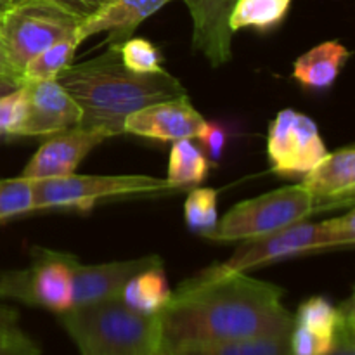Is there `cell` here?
<instances>
[{
	"label": "cell",
	"mask_w": 355,
	"mask_h": 355,
	"mask_svg": "<svg viewBox=\"0 0 355 355\" xmlns=\"http://www.w3.org/2000/svg\"><path fill=\"white\" fill-rule=\"evenodd\" d=\"M284 291L246 272L210 281L187 279L156 314L158 354L186 345L288 336L293 314Z\"/></svg>",
	"instance_id": "1"
},
{
	"label": "cell",
	"mask_w": 355,
	"mask_h": 355,
	"mask_svg": "<svg viewBox=\"0 0 355 355\" xmlns=\"http://www.w3.org/2000/svg\"><path fill=\"white\" fill-rule=\"evenodd\" d=\"M55 80L82 110L80 127L103 128L111 137L123 134L125 120L141 107L187 96L186 87L170 73L141 75L125 68L118 45L71 64Z\"/></svg>",
	"instance_id": "2"
},
{
	"label": "cell",
	"mask_w": 355,
	"mask_h": 355,
	"mask_svg": "<svg viewBox=\"0 0 355 355\" xmlns=\"http://www.w3.org/2000/svg\"><path fill=\"white\" fill-rule=\"evenodd\" d=\"M80 355H156L158 319L132 311L121 298L76 305L58 314Z\"/></svg>",
	"instance_id": "3"
},
{
	"label": "cell",
	"mask_w": 355,
	"mask_h": 355,
	"mask_svg": "<svg viewBox=\"0 0 355 355\" xmlns=\"http://www.w3.org/2000/svg\"><path fill=\"white\" fill-rule=\"evenodd\" d=\"M354 243L355 214L350 208L342 217L328 218V220L315 222V224L300 222V224L281 229L272 234L245 239V243L238 246L225 262L208 267L193 279L210 281L229 276V274L248 272V270L262 267L266 263L293 259V257L315 252V250L354 246Z\"/></svg>",
	"instance_id": "4"
},
{
	"label": "cell",
	"mask_w": 355,
	"mask_h": 355,
	"mask_svg": "<svg viewBox=\"0 0 355 355\" xmlns=\"http://www.w3.org/2000/svg\"><path fill=\"white\" fill-rule=\"evenodd\" d=\"M326 208L335 207L312 196L302 184L286 186L239 201L217 222L207 238L222 243L260 238L305 222L311 215Z\"/></svg>",
	"instance_id": "5"
},
{
	"label": "cell",
	"mask_w": 355,
	"mask_h": 355,
	"mask_svg": "<svg viewBox=\"0 0 355 355\" xmlns=\"http://www.w3.org/2000/svg\"><path fill=\"white\" fill-rule=\"evenodd\" d=\"M78 257L35 246L26 269L0 274V298L61 314L73 307V276Z\"/></svg>",
	"instance_id": "6"
},
{
	"label": "cell",
	"mask_w": 355,
	"mask_h": 355,
	"mask_svg": "<svg viewBox=\"0 0 355 355\" xmlns=\"http://www.w3.org/2000/svg\"><path fill=\"white\" fill-rule=\"evenodd\" d=\"M180 191L166 179L151 175H71L35 180L37 210L73 208L92 210L101 200L137 194H159Z\"/></svg>",
	"instance_id": "7"
},
{
	"label": "cell",
	"mask_w": 355,
	"mask_h": 355,
	"mask_svg": "<svg viewBox=\"0 0 355 355\" xmlns=\"http://www.w3.org/2000/svg\"><path fill=\"white\" fill-rule=\"evenodd\" d=\"M82 19L44 3L12 6L0 17V44L14 71L21 76L30 59L59 40L75 37Z\"/></svg>",
	"instance_id": "8"
},
{
	"label": "cell",
	"mask_w": 355,
	"mask_h": 355,
	"mask_svg": "<svg viewBox=\"0 0 355 355\" xmlns=\"http://www.w3.org/2000/svg\"><path fill=\"white\" fill-rule=\"evenodd\" d=\"M326 153L328 149L318 125L307 114L286 107L270 123L267 155L270 168L277 175H305L324 158Z\"/></svg>",
	"instance_id": "9"
},
{
	"label": "cell",
	"mask_w": 355,
	"mask_h": 355,
	"mask_svg": "<svg viewBox=\"0 0 355 355\" xmlns=\"http://www.w3.org/2000/svg\"><path fill=\"white\" fill-rule=\"evenodd\" d=\"M26 89V116L16 128L19 137H51L80 127L82 110L58 80L23 82Z\"/></svg>",
	"instance_id": "10"
},
{
	"label": "cell",
	"mask_w": 355,
	"mask_h": 355,
	"mask_svg": "<svg viewBox=\"0 0 355 355\" xmlns=\"http://www.w3.org/2000/svg\"><path fill=\"white\" fill-rule=\"evenodd\" d=\"M110 137L103 128L85 127H75L62 134L51 135L28 162L21 177L42 180L71 175L83 158Z\"/></svg>",
	"instance_id": "11"
},
{
	"label": "cell",
	"mask_w": 355,
	"mask_h": 355,
	"mask_svg": "<svg viewBox=\"0 0 355 355\" xmlns=\"http://www.w3.org/2000/svg\"><path fill=\"white\" fill-rule=\"evenodd\" d=\"M207 120L198 113L189 96L159 101L132 113L125 120L123 134L175 142L180 139H196Z\"/></svg>",
	"instance_id": "12"
},
{
	"label": "cell",
	"mask_w": 355,
	"mask_h": 355,
	"mask_svg": "<svg viewBox=\"0 0 355 355\" xmlns=\"http://www.w3.org/2000/svg\"><path fill=\"white\" fill-rule=\"evenodd\" d=\"M153 267H163L162 257L148 255L97 266L78 263L73 276V307L118 298L132 277Z\"/></svg>",
	"instance_id": "13"
},
{
	"label": "cell",
	"mask_w": 355,
	"mask_h": 355,
	"mask_svg": "<svg viewBox=\"0 0 355 355\" xmlns=\"http://www.w3.org/2000/svg\"><path fill=\"white\" fill-rule=\"evenodd\" d=\"M172 0H107L92 16L83 19L76 28V42L82 44L87 38L103 31H110L107 45H120L128 40L135 28L158 12Z\"/></svg>",
	"instance_id": "14"
},
{
	"label": "cell",
	"mask_w": 355,
	"mask_h": 355,
	"mask_svg": "<svg viewBox=\"0 0 355 355\" xmlns=\"http://www.w3.org/2000/svg\"><path fill=\"white\" fill-rule=\"evenodd\" d=\"M302 186L314 198L338 207H352L355 191L354 146L326 153L324 158L304 175Z\"/></svg>",
	"instance_id": "15"
},
{
	"label": "cell",
	"mask_w": 355,
	"mask_h": 355,
	"mask_svg": "<svg viewBox=\"0 0 355 355\" xmlns=\"http://www.w3.org/2000/svg\"><path fill=\"white\" fill-rule=\"evenodd\" d=\"M349 58V49L338 40L322 42L295 61L293 78L309 90H326L336 82Z\"/></svg>",
	"instance_id": "16"
},
{
	"label": "cell",
	"mask_w": 355,
	"mask_h": 355,
	"mask_svg": "<svg viewBox=\"0 0 355 355\" xmlns=\"http://www.w3.org/2000/svg\"><path fill=\"white\" fill-rule=\"evenodd\" d=\"M172 297L163 267H153L132 277L125 284L120 298L132 311L144 315H156Z\"/></svg>",
	"instance_id": "17"
},
{
	"label": "cell",
	"mask_w": 355,
	"mask_h": 355,
	"mask_svg": "<svg viewBox=\"0 0 355 355\" xmlns=\"http://www.w3.org/2000/svg\"><path fill=\"white\" fill-rule=\"evenodd\" d=\"M158 355H290V335L186 345Z\"/></svg>",
	"instance_id": "18"
},
{
	"label": "cell",
	"mask_w": 355,
	"mask_h": 355,
	"mask_svg": "<svg viewBox=\"0 0 355 355\" xmlns=\"http://www.w3.org/2000/svg\"><path fill=\"white\" fill-rule=\"evenodd\" d=\"M290 6L291 0H236L227 19L229 30H272L283 23Z\"/></svg>",
	"instance_id": "19"
},
{
	"label": "cell",
	"mask_w": 355,
	"mask_h": 355,
	"mask_svg": "<svg viewBox=\"0 0 355 355\" xmlns=\"http://www.w3.org/2000/svg\"><path fill=\"white\" fill-rule=\"evenodd\" d=\"M210 170V162L207 155L193 142V139L175 141L170 151L168 175L166 180L184 189L187 186H198L203 182Z\"/></svg>",
	"instance_id": "20"
},
{
	"label": "cell",
	"mask_w": 355,
	"mask_h": 355,
	"mask_svg": "<svg viewBox=\"0 0 355 355\" xmlns=\"http://www.w3.org/2000/svg\"><path fill=\"white\" fill-rule=\"evenodd\" d=\"M76 37L64 38L58 44L51 45L28 61L21 71V82H42V80H55L59 73L64 71L71 66L73 55H75L76 47H78Z\"/></svg>",
	"instance_id": "21"
},
{
	"label": "cell",
	"mask_w": 355,
	"mask_h": 355,
	"mask_svg": "<svg viewBox=\"0 0 355 355\" xmlns=\"http://www.w3.org/2000/svg\"><path fill=\"white\" fill-rule=\"evenodd\" d=\"M35 210V180L26 177L0 180V222L24 217Z\"/></svg>",
	"instance_id": "22"
},
{
	"label": "cell",
	"mask_w": 355,
	"mask_h": 355,
	"mask_svg": "<svg viewBox=\"0 0 355 355\" xmlns=\"http://www.w3.org/2000/svg\"><path fill=\"white\" fill-rule=\"evenodd\" d=\"M217 191L211 187H196L191 191L184 203V218L191 231L200 232L207 238L218 222Z\"/></svg>",
	"instance_id": "23"
},
{
	"label": "cell",
	"mask_w": 355,
	"mask_h": 355,
	"mask_svg": "<svg viewBox=\"0 0 355 355\" xmlns=\"http://www.w3.org/2000/svg\"><path fill=\"white\" fill-rule=\"evenodd\" d=\"M295 324L304 326L311 331L321 335L335 336L340 322V309L322 297H312L298 307L297 315H293Z\"/></svg>",
	"instance_id": "24"
},
{
	"label": "cell",
	"mask_w": 355,
	"mask_h": 355,
	"mask_svg": "<svg viewBox=\"0 0 355 355\" xmlns=\"http://www.w3.org/2000/svg\"><path fill=\"white\" fill-rule=\"evenodd\" d=\"M121 62L125 68L141 75L163 73V55L155 44L146 38H128L120 45Z\"/></svg>",
	"instance_id": "25"
},
{
	"label": "cell",
	"mask_w": 355,
	"mask_h": 355,
	"mask_svg": "<svg viewBox=\"0 0 355 355\" xmlns=\"http://www.w3.org/2000/svg\"><path fill=\"white\" fill-rule=\"evenodd\" d=\"M0 355H42L38 343L19 326L17 312L0 307Z\"/></svg>",
	"instance_id": "26"
},
{
	"label": "cell",
	"mask_w": 355,
	"mask_h": 355,
	"mask_svg": "<svg viewBox=\"0 0 355 355\" xmlns=\"http://www.w3.org/2000/svg\"><path fill=\"white\" fill-rule=\"evenodd\" d=\"M335 336L311 331L293 324L290 333V355H329L335 349Z\"/></svg>",
	"instance_id": "27"
},
{
	"label": "cell",
	"mask_w": 355,
	"mask_h": 355,
	"mask_svg": "<svg viewBox=\"0 0 355 355\" xmlns=\"http://www.w3.org/2000/svg\"><path fill=\"white\" fill-rule=\"evenodd\" d=\"M26 89L21 83L16 90L0 97V134L14 135L26 116Z\"/></svg>",
	"instance_id": "28"
},
{
	"label": "cell",
	"mask_w": 355,
	"mask_h": 355,
	"mask_svg": "<svg viewBox=\"0 0 355 355\" xmlns=\"http://www.w3.org/2000/svg\"><path fill=\"white\" fill-rule=\"evenodd\" d=\"M340 322L335 333V349L329 355H355V309L349 298L340 305Z\"/></svg>",
	"instance_id": "29"
},
{
	"label": "cell",
	"mask_w": 355,
	"mask_h": 355,
	"mask_svg": "<svg viewBox=\"0 0 355 355\" xmlns=\"http://www.w3.org/2000/svg\"><path fill=\"white\" fill-rule=\"evenodd\" d=\"M106 2L107 0H12L10 7L21 6V3H44V6L58 7V9L73 14V16L80 17L83 21L92 16Z\"/></svg>",
	"instance_id": "30"
},
{
	"label": "cell",
	"mask_w": 355,
	"mask_h": 355,
	"mask_svg": "<svg viewBox=\"0 0 355 355\" xmlns=\"http://www.w3.org/2000/svg\"><path fill=\"white\" fill-rule=\"evenodd\" d=\"M201 141V144L207 149V155L210 158V162L217 163L220 162L222 153H224L225 148V139H227V134H225L224 128L217 123H205V127L201 128V132L198 134V137Z\"/></svg>",
	"instance_id": "31"
},
{
	"label": "cell",
	"mask_w": 355,
	"mask_h": 355,
	"mask_svg": "<svg viewBox=\"0 0 355 355\" xmlns=\"http://www.w3.org/2000/svg\"><path fill=\"white\" fill-rule=\"evenodd\" d=\"M21 83L23 82H19L17 78H12V76L0 75V97L6 96V94H9V92H12V90H16Z\"/></svg>",
	"instance_id": "32"
},
{
	"label": "cell",
	"mask_w": 355,
	"mask_h": 355,
	"mask_svg": "<svg viewBox=\"0 0 355 355\" xmlns=\"http://www.w3.org/2000/svg\"><path fill=\"white\" fill-rule=\"evenodd\" d=\"M0 75H6V76H12V78H17L21 82V76L14 71V68L10 66L9 59H7L6 52H3L2 44H0Z\"/></svg>",
	"instance_id": "33"
},
{
	"label": "cell",
	"mask_w": 355,
	"mask_h": 355,
	"mask_svg": "<svg viewBox=\"0 0 355 355\" xmlns=\"http://www.w3.org/2000/svg\"><path fill=\"white\" fill-rule=\"evenodd\" d=\"M10 3H12V0H0V17L10 9Z\"/></svg>",
	"instance_id": "34"
},
{
	"label": "cell",
	"mask_w": 355,
	"mask_h": 355,
	"mask_svg": "<svg viewBox=\"0 0 355 355\" xmlns=\"http://www.w3.org/2000/svg\"><path fill=\"white\" fill-rule=\"evenodd\" d=\"M0 135H2V134H0Z\"/></svg>",
	"instance_id": "35"
},
{
	"label": "cell",
	"mask_w": 355,
	"mask_h": 355,
	"mask_svg": "<svg viewBox=\"0 0 355 355\" xmlns=\"http://www.w3.org/2000/svg\"><path fill=\"white\" fill-rule=\"evenodd\" d=\"M156 355H158V354H156Z\"/></svg>",
	"instance_id": "36"
}]
</instances>
